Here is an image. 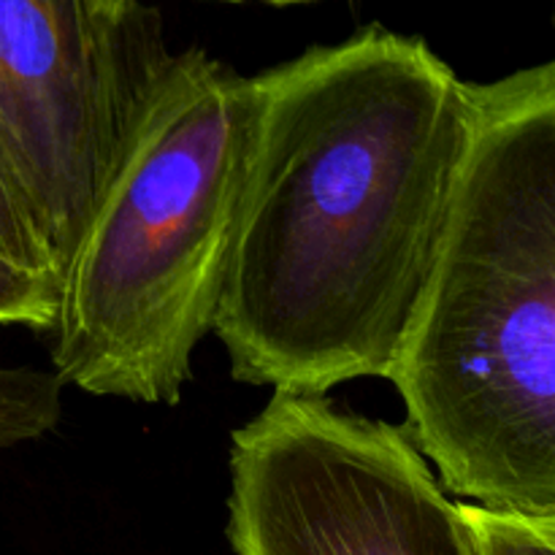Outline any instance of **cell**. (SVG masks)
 <instances>
[{"label":"cell","mask_w":555,"mask_h":555,"mask_svg":"<svg viewBox=\"0 0 555 555\" xmlns=\"http://www.w3.org/2000/svg\"><path fill=\"white\" fill-rule=\"evenodd\" d=\"M263 3H274V0H263Z\"/></svg>","instance_id":"7c38bea8"},{"label":"cell","mask_w":555,"mask_h":555,"mask_svg":"<svg viewBox=\"0 0 555 555\" xmlns=\"http://www.w3.org/2000/svg\"><path fill=\"white\" fill-rule=\"evenodd\" d=\"M390 383L448 496L555 518V65L469 81L448 222Z\"/></svg>","instance_id":"7a4b0ae2"},{"label":"cell","mask_w":555,"mask_h":555,"mask_svg":"<svg viewBox=\"0 0 555 555\" xmlns=\"http://www.w3.org/2000/svg\"><path fill=\"white\" fill-rule=\"evenodd\" d=\"M60 282L0 258V325H25L49 334L57 318Z\"/></svg>","instance_id":"9c48e42d"},{"label":"cell","mask_w":555,"mask_h":555,"mask_svg":"<svg viewBox=\"0 0 555 555\" xmlns=\"http://www.w3.org/2000/svg\"><path fill=\"white\" fill-rule=\"evenodd\" d=\"M255 125L215 334L236 383L390 379L469 133V81L366 27L253 76Z\"/></svg>","instance_id":"6da1fadb"},{"label":"cell","mask_w":555,"mask_h":555,"mask_svg":"<svg viewBox=\"0 0 555 555\" xmlns=\"http://www.w3.org/2000/svg\"><path fill=\"white\" fill-rule=\"evenodd\" d=\"M0 258L60 282L52 247L3 163H0Z\"/></svg>","instance_id":"ba28073f"},{"label":"cell","mask_w":555,"mask_h":555,"mask_svg":"<svg viewBox=\"0 0 555 555\" xmlns=\"http://www.w3.org/2000/svg\"><path fill=\"white\" fill-rule=\"evenodd\" d=\"M477 555H555V518L459 502Z\"/></svg>","instance_id":"52a82bcc"},{"label":"cell","mask_w":555,"mask_h":555,"mask_svg":"<svg viewBox=\"0 0 555 555\" xmlns=\"http://www.w3.org/2000/svg\"><path fill=\"white\" fill-rule=\"evenodd\" d=\"M95 3L101 5V9H106L108 14H125L135 0H95Z\"/></svg>","instance_id":"30bf717a"},{"label":"cell","mask_w":555,"mask_h":555,"mask_svg":"<svg viewBox=\"0 0 555 555\" xmlns=\"http://www.w3.org/2000/svg\"><path fill=\"white\" fill-rule=\"evenodd\" d=\"M63 388L54 372L0 366V448L52 434L63 415Z\"/></svg>","instance_id":"8992f818"},{"label":"cell","mask_w":555,"mask_h":555,"mask_svg":"<svg viewBox=\"0 0 555 555\" xmlns=\"http://www.w3.org/2000/svg\"><path fill=\"white\" fill-rule=\"evenodd\" d=\"M228 540L236 555H477L404 428L296 393L233 431Z\"/></svg>","instance_id":"277c9868"},{"label":"cell","mask_w":555,"mask_h":555,"mask_svg":"<svg viewBox=\"0 0 555 555\" xmlns=\"http://www.w3.org/2000/svg\"><path fill=\"white\" fill-rule=\"evenodd\" d=\"M166 52L135 3L108 14L95 0H0V163L30 204L57 276Z\"/></svg>","instance_id":"5b68a950"},{"label":"cell","mask_w":555,"mask_h":555,"mask_svg":"<svg viewBox=\"0 0 555 555\" xmlns=\"http://www.w3.org/2000/svg\"><path fill=\"white\" fill-rule=\"evenodd\" d=\"M287 3H307V0H274V5H287Z\"/></svg>","instance_id":"8fae6325"},{"label":"cell","mask_w":555,"mask_h":555,"mask_svg":"<svg viewBox=\"0 0 555 555\" xmlns=\"http://www.w3.org/2000/svg\"><path fill=\"white\" fill-rule=\"evenodd\" d=\"M253 125V76L201 49L163 54L60 276V383L179 404L215 328Z\"/></svg>","instance_id":"3957f363"}]
</instances>
